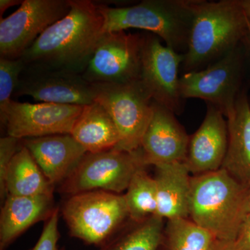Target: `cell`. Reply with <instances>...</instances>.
I'll use <instances>...</instances> for the list:
<instances>
[{
    "instance_id": "cell-22",
    "label": "cell",
    "mask_w": 250,
    "mask_h": 250,
    "mask_svg": "<svg viewBox=\"0 0 250 250\" xmlns=\"http://www.w3.org/2000/svg\"><path fill=\"white\" fill-rule=\"evenodd\" d=\"M164 219L154 215L132 228L122 229L98 250H158L164 233Z\"/></svg>"
},
{
    "instance_id": "cell-21",
    "label": "cell",
    "mask_w": 250,
    "mask_h": 250,
    "mask_svg": "<svg viewBox=\"0 0 250 250\" xmlns=\"http://www.w3.org/2000/svg\"><path fill=\"white\" fill-rule=\"evenodd\" d=\"M54 187L47 180L27 147L22 146L10 164L6 179L7 195H54Z\"/></svg>"
},
{
    "instance_id": "cell-19",
    "label": "cell",
    "mask_w": 250,
    "mask_h": 250,
    "mask_svg": "<svg viewBox=\"0 0 250 250\" xmlns=\"http://www.w3.org/2000/svg\"><path fill=\"white\" fill-rule=\"evenodd\" d=\"M228 146L221 168L240 183L250 187V104L241 91L232 113L227 118Z\"/></svg>"
},
{
    "instance_id": "cell-20",
    "label": "cell",
    "mask_w": 250,
    "mask_h": 250,
    "mask_svg": "<svg viewBox=\"0 0 250 250\" xmlns=\"http://www.w3.org/2000/svg\"><path fill=\"white\" fill-rule=\"evenodd\" d=\"M70 135L87 153L115 149L121 141L111 115L97 101L83 106Z\"/></svg>"
},
{
    "instance_id": "cell-32",
    "label": "cell",
    "mask_w": 250,
    "mask_h": 250,
    "mask_svg": "<svg viewBox=\"0 0 250 250\" xmlns=\"http://www.w3.org/2000/svg\"><path fill=\"white\" fill-rule=\"evenodd\" d=\"M242 44H243V45L246 46L247 49L250 52V34L246 40L242 42Z\"/></svg>"
},
{
    "instance_id": "cell-25",
    "label": "cell",
    "mask_w": 250,
    "mask_h": 250,
    "mask_svg": "<svg viewBox=\"0 0 250 250\" xmlns=\"http://www.w3.org/2000/svg\"><path fill=\"white\" fill-rule=\"evenodd\" d=\"M25 68L22 59L0 57V121H4L6 112L12 102L11 96L19 82L20 77Z\"/></svg>"
},
{
    "instance_id": "cell-13",
    "label": "cell",
    "mask_w": 250,
    "mask_h": 250,
    "mask_svg": "<svg viewBox=\"0 0 250 250\" xmlns=\"http://www.w3.org/2000/svg\"><path fill=\"white\" fill-rule=\"evenodd\" d=\"M41 103L86 106L95 101L96 87L79 74L25 67L14 96Z\"/></svg>"
},
{
    "instance_id": "cell-27",
    "label": "cell",
    "mask_w": 250,
    "mask_h": 250,
    "mask_svg": "<svg viewBox=\"0 0 250 250\" xmlns=\"http://www.w3.org/2000/svg\"><path fill=\"white\" fill-rule=\"evenodd\" d=\"M59 208H57L51 218L46 221L39 241L35 246L29 250H65L59 248L60 233L59 230Z\"/></svg>"
},
{
    "instance_id": "cell-8",
    "label": "cell",
    "mask_w": 250,
    "mask_h": 250,
    "mask_svg": "<svg viewBox=\"0 0 250 250\" xmlns=\"http://www.w3.org/2000/svg\"><path fill=\"white\" fill-rule=\"evenodd\" d=\"M243 67L241 43L211 65L183 74L179 79L181 95L184 100L189 98L205 100L228 118L234 109L237 98L241 93Z\"/></svg>"
},
{
    "instance_id": "cell-10",
    "label": "cell",
    "mask_w": 250,
    "mask_h": 250,
    "mask_svg": "<svg viewBox=\"0 0 250 250\" xmlns=\"http://www.w3.org/2000/svg\"><path fill=\"white\" fill-rule=\"evenodd\" d=\"M70 10V0H23L0 21V57L21 58L36 39Z\"/></svg>"
},
{
    "instance_id": "cell-18",
    "label": "cell",
    "mask_w": 250,
    "mask_h": 250,
    "mask_svg": "<svg viewBox=\"0 0 250 250\" xmlns=\"http://www.w3.org/2000/svg\"><path fill=\"white\" fill-rule=\"evenodd\" d=\"M157 211L167 220L189 218L192 176L184 162L155 166Z\"/></svg>"
},
{
    "instance_id": "cell-9",
    "label": "cell",
    "mask_w": 250,
    "mask_h": 250,
    "mask_svg": "<svg viewBox=\"0 0 250 250\" xmlns=\"http://www.w3.org/2000/svg\"><path fill=\"white\" fill-rule=\"evenodd\" d=\"M143 39V34L126 31L104 34L82 77L93 85L139 82Z\"/></svg>"
},
{
    "instance_id": "cell-5",
    "label": "cell",
    "mask_w": 250,
    "mask_h": 250,
    "mask_svg": "<svg viewBox=\"0 0 250 250\" xmlns=\"http://www.w3.org/2000/svg\"><path fill=\"white\" fill-rule=\"evenodd\" d=\"M61 210L70 236L99 248L129 218L124 195L104 190L69 195Z\"/></svg>"
},
{
    "instance_id": "cell-14",
    "label": "cell",
    "mask_w": 250,
    "mask_h": 250,
    "mask_svg": "<svg viewBox=\"0 0 250 250\" xmlns=\"http://www.w3.org/2000/svg\"><path fill=\"white\" fill-rule=\"evenodd\" d=\"M153 115L143 135L141 149L146 166L184 162L190 136L176 118L175 113L153 104Z\"/></svg>"
},
{
    "instance_id": "cell-7",
    "label": "cell",
    "mask_w": 250,
    "mask_h": 250,
    "mask_svg": "<svg viewBox=\"0 0 250 250\" xmlns=\"http://www.w3.org/2000/svg\"><path fill=\"white\" fill-rule=\"evenodd\" d=\"M94 85L95 101L107 110L119 132L121 141L115 149L129 152L139 149L154 111L150 94L141 81L128 84Z\"/></svg>"
},
{
    "instance_id": "cell-24",
    "label": "cell",
    "mask_w": 250,
    "mask_h": 250,
    "mask_svg": "<svg viewBox=\"0 0 250 250\" xmlns=\"http://www.w3.org/2000/svg\"><path fill=\"white\" fill-rule=\"evenodd\" d=\"M124 197L131 221L141 223L156 214V182L154 177L146 172V167H141L135 172Z\"/></svg>"
},
{
    "instance_id": "cell-23",
    "label": "cell",
    "mask_w": 250,
    "mask_h": 250,
    "mask_svg": "<svg viewBox=\"0 0 250 250\" xmlns=\"http://www.w3.org/2000/svg\"><path fill=\"white\" fill-rule=\"evenodd\" d=\"M216 238L190 218L167 220L161 245L166 250H213Z\"/></svg>"
},
{
    "instance_id": "cell-11",
    "label": "cell",
    "mask_w": 250,
    "mask_h": 250,
    "mask_svg": "<svg viewBox=\"0 0 250 250\" xmlns=\"http://www.w3.org/2000/svg\"><path fill=\"white\" fill-rule=\"evenodd\" d=\"M143 36L140 81L155 103L179 114L184 109L179 77L184 54L164 45L154 34Z\"/></svg>"
},
{
    "instance_id": "cell-26",
    "label": "cell",
    "mask_w": 250,
    "mask_h": 250,
    "mask_svg": "<svg viewBox=\"0 0 250 250\" xmlns=\"http://www.w3.org/2000/svg\"><path fill=\"white\" fill-rule=\"evenodd\" d=\"M22 140L11 136L0 139V197L4 202L7 197L6 190V179L10 164L14 156L19 150L20 143Z\"/></svg>"
},
{
    "instance_id": "cell-3",
    "label": "cell",
    "mask_w": 250,
    "mask_h": 250,
    "mask_svg": "<svg viewBox=\"0 0 250 250\" xmlns=\"http://www.w3.org/2000/svg\"><path fill=\"white\" fill-rule=\"evenodd\" d=\"M249 188L223 168L192 176L189 218L219 241H235Z\"/></svg>"
},
{
    "instance_id": "cell-29",
    "label": "cell",
    "mask_w": 250,
    "mask_h": 250,
    "mask_svg": "<svg viewBox=\"0 0 250 250\" xmlns=\"http://www.w3.org/2000/svg\"><path fill=\"white\" fill-rule=\"evenodd\" d=\"M22 0H0V16L2 18V15L5 11L12 6L16 5H21L22 3Z\"/></svg>"
},
{
    "instance_id": "cell-4",
    "label": "cell",
    "mask_w": 250,
    "mask_h": 250,
    "mask_svg": "<svg viewBox=\"0 0 250 250\" xmlns=\"http://www.w3.org/2000/svg\"><path fill=\"white\" fill-rule=\"evenodd\" d=\"M96 4L104 19V34L141 29L179 53L187 52L196 0H143L120 7Z\"/></svg>"
},
{
    "instance_id": "cell-31",
    "label": "cell",
    "mask_w": 250,
    "mask_h": 250,
    "mask_svg": "<svg viewBox=\"0 0 250 250\" xmlns=\"http://www.w3.org/2000/svg\"><path fill=\"white\" fill-rule=\"evenodd\" d=\"M246 213L250 214V187L248 188V196L246 199Z\"/></svg>"
},
{
    "instance_id": "cell-17",
    "label": "cell",
    "mask_w": 250,
    "mask_h": 250,
    "mask_svg": "<svg viewBox=\"0 0 250 250\" xmlns=\"http://www.w3.org/2000/svg\"><path fill=\"white\" fill-rule=\"evenodd\" d=\"M54 195H7L0 215V250H6L28 229L47 221L57 209Z\"/></svg>"
},
{
    "instance_id": "cell-2",
    "label": "cell",
    "mask_w": 250,
    "mask_h": 250,
    "mask_svg": "<svg viewBox=\"0 0 250 250\" xmlns=\"http://www.w3.org/2000/svg\"><path fill=\"white\" fill-rule=\"evenodd\" d=\"M250 34V19L243 0H196L182 64L184 74L202 70L220 60Z\"/></svg>"
},
{
    "instance_id": "cell-30",
    "label": "cell",
    "mask_w": 250,
    "mask_h": 250,
    "mask_svg": "<svg viewBox=\"0 0 250 250\" xmlns=\"http://www.w3.org/2000/svg\"><path fill=\"white\" fill-rule=\"evenodd\" d=\"M213 250H239L234 241H219L217 240Z\"/></svg>"
},
{
    "instance_id": "cell-15",
    "label": "cell",
    "mask_w": 250,
    "mask_h": 250,
    "mask_svg": "<svg viewBox=\"0 0 250 250\" xmlns=\"http://www.w3.org/2000/svg\"><path fill=\"white\" fill-rule=\"evenodd\" d=\"M207 105L204 121L190 136L184 161L192 176L220 170L228 151V121L218 108Z\"/></svg>"
},
{
    "instance_id": "cell-1",
    "label": "cell",
    "mask_w": 250,
    "mask_h": 250,
    "mask_svg": "<svg viewBox=\"0 0 250 250\" xmlns=\"http://www.w3.org/2000/svg\"><path fill=\"white\" fill-rule=\"evenodd\" d=\"M68 14L50 26L21 57L25 67L82 75L104 35V19L90 0H70Z\"/></svg>"
},
{
    "instance_id": "cell-16",
    "label": "cell",
    "mask_w": 250,
    "mask_h": 250,
    "mask_svg": "<svg viewBox=\"0 0 250 250\" xmlns=\"http://www.w3.org/2000/svg\"><path fill=\"white\" fill-rule=\"evenodd\" d=\"M22 143L54 187L72 173L87 153L70 134L22 139Z\"/></svg>"
},
{
    "instance_id": "cell-12",
    "label": "cell",
    "mask_w": 250,
    "mask_h": 250,
    "mask_svg": "<svg viewBox=\"0 0 250 250\" xmlns=\"http://www.w3.org/2000/svg\"><path fill=\"white\" fill-rule=\"evenodd\" d=\"M84 106L12 100L1 125L18 139L70 134Z\"/></svg>"
},
{
    "instance_id": "cell-28",
    "label": "cell",
    "mask_w": 250,
    "mask_h": 250,
    "mask_svg": "<svg viewBox=\"0 0 250 250\" xmlns=\"http://www.w3.org/2000/svg\"><path fill=\"white\" fill-rule=\"evenodd\" d=\"M234 243L239 250H250V214L245 217Z\"/></svg>"
},
{
    "instance_id": "cell-6",
    "label": "cell",
    "mask_w": 250,
    "mask_h": 250,
    "mask_svg": "<svg viewBox=\"0 0 250 250\" xmlns=\"http://www.w3.org/2000/svg\"><path fill=\"white\" fill-rule=\"evenodd\" d=\"M146 166L141 147L131 152L113 149L86 153L60 184L59 192L68 196L93 190L121 194L126 191L135 172Z\"/></svg>"
}]
</instances>
